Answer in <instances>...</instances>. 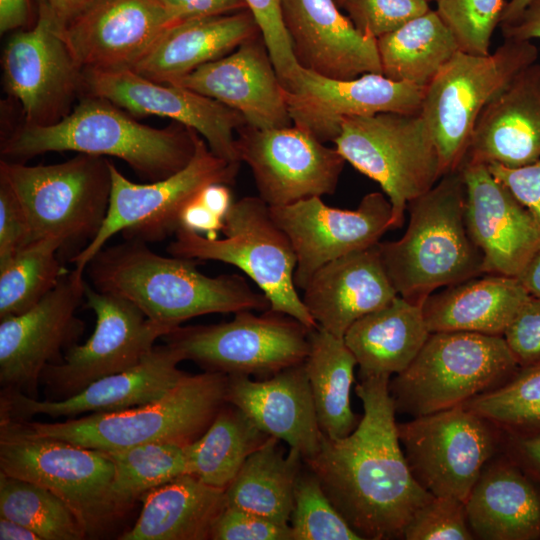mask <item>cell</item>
<instances>
[{"instance_id":"obj_30","label":"cell","mask_w":540,"mask_h":540,"mask_svg":"<svg viewBox=\"0 0 540 540\" xmlns=\"http://www.w3.org/2000/svg\"><path fill=\"white\" fill-rule=\"evenodd\" d=\"M465 507L475 539H540V486L503 449L482 470Z\"/></svg>"},{"instance_id":"obj_38","label":"cell","mask_w":540,"mask_h":540,"mask_svg":"<svg viewBox=\"0 0 540 540\" xmlns=\"http://www.w3.org/2000/svg\"><path fill=\"white\" fill-rule=\"evenodd\" d=\"M270 437L241 409L226 403L207 430L185 447L189 474L225 490L249 456Z\"/></svg>"},{"instance_id":"obj_3","label":"cell","mask_w":540,"mask_h":540,"mask_svg":"<svg viewBox=\"0 0 540 540\" xmlns=\"http://www.w3.org/2000/svg\"><path fill=\"white\" fill-rule=\"evenodd\" d=\"M198 137L182 124L164 129L140 124L112 102L87 95L56 123L18 127L2 142L1 153L15 162L55 151L113 156L152 182L183 169Z\"/></svg>"},{"instance_id":"obj_49","label":"cell","mask_w":540,"mask_h":540,"mask_svg":"<svg viewBox=\"0 0 540 540\" xmlns=\"http://www.w3.org/2000/svg\"><path fill=\"white\" fill-rule=\"evenodd\" d=\"M503 338L520 367L540 360V298L530 296Z\"/></svg>"},{"instance_id":"obj_11","label":"cell","mask_w":540,"mask_h":540,"mask_svg":"<svg viewBox=\"0 0 540 540\" xmlns=\"http://www.w3.org/2000/svg\"><path fill=\"white\" fill-rule=\"evenodd\" d=\"M355 169L377 182L400 228L408 204L442 177L439 154L420 113L384 112L342 120L333 141Z\"/></svg>"},{"instance_id":"obj_53","label":"cell","mask_w":540,"mask_h":540,"mask_svg":"<svg viewBox=\"0 0 540 540\" xmlns=\"http://www.w3.org/2000/svg\"><path fill=\"white\" fill-rule=\"evenodd\" d=\"M503 451L540 486V432L528 436L505 434Z\"/></svg>"},{"instance_id":"obj_9","label":"cell","mask_w":540,"mask_h":540,"mask_svg":"<svg viewBox=\"0 0 540 540\" xmlns=\"http://www.w3.org/2000/svg\"><path fill=\"white\" fill-rule=\"evenodd\" d=\"M0 472L62 499L87 538L101 537L123 513L113 498L114 464L105 451L33 435L9 419H0Z\"/></svg>"},{"instance_id":"obj_52","label":"cell","mask_w":540,"mask_h":540,"mask_svg":"<svg viewBox=\"0 0 540 540\" xmlns=\"http://www.w3.org/2000/svg\"><path fill=\"white\" fill-rule=\"evenodd\" d=\"M178 20L234 13L246 10L244 0H159Z\"/></svg>"},{"instance_id":"obj_21","label":"cell","mask_w":540,"mask_h":540,"mask_svg":"<svg viewBox=\"0 0 540 540\" xmlns=\"http://www.w3.org/2000/svg\"><path fill=\"white\" fill-rule=\"evenodd\" d=\"M426 86L379 73L331 79L299 67L284 96L293 124L322 142H333L343 119L377 113H420Z\"/></svg>"},{"instance_id":"obj_43","label":"cell","mask_w":540,"mask_h":540,"mask_svg":"<svg viewBox=\"0 0 540 540\" xmlns=\"http://www.w3.org/2000/svg\"><path fill=\"white\" fill-rule=\"evenodd\" d=\"M289 525L293 540H362L332 504L305 462L296 480Z\"/></svg>"},{"instance_id":"obj_62","label":"cell","mask_w":540,"mask_h":540,"mask_svg":"<svg viewBox=\"0 0 540 540\" xmlns=\"http://www.w3.org/2000/svg\"><path fill=\"white\" fill-rule=\"evenodd\" d=\"M343 0H337V2L340 4Z\"/></svg>"},{"instance_id":"obj_12","label":"cell","mask_w":540,"mask_h":540,"mask_svg":"<svg viewBox=\"0 0 540 540\" xmlns=\"http://www.w3.org/2000/svg\"><path fill=\"white\" fill-rule=\"evenodd\" d=\"M239 166L215 155L200 137L190 162L161 180L134 183L111 163L112 187L106 217L95 238L70 262L85 272L90 260L119 232L126 240L145 243L175 234L184 205L209 184H234Z\"/></svg>"},{"instance_id":"obj_36","label":"cell","mask_w":540,"mask_h":540,"mask_svg":"<svg viewBox=\"0 0 540 540\" xmlns=\"http://www.w3.org/2000/svg\"><path fill=\"white\" fill-rule=\"evenodd\" d=\"M319 426L331 439L352 433L360 418L351 407L356 359L343 338L320 327L310 330L304 361Z\"/></svg>"},{"instance_id":"obj_54","label":"cell","mask_w":540,"mask_h":540,"mask_svg":"<svg viewBox=\"0 0 540 540\" xmlns=\"http://www.w3.org/2000/svg\"><path fill=\"white\" fill-rule=\"evenodd\" d=\"M179 228H184L209 238H216L222 231L224 219L209 210L197 195L188 201L182 208L179 218ZM178 228V229H179Z\"/></svg>"},{"instance_id":"obj_15","label":"cell","mask_w":540,"mask_h":540,"mask_svg":"<svg viewBox=\"0 0 540 540\" xmlns=\"http://www.w3.org/2000/svg\"><path fill=\"white\" fill-rule=\"evenodd\" d=\"M86 306L96 315L93 334L66 350L57 363L45 367L41 382L47 400L77 394L92 382L130 369L155 347L171 327L148 318L129 300L91 288L85 289Z\"/></svg>"},{"instance_id":"obj_40","label":"cell","mask_w":540,"mask_h":540,"mask_svg":"<svg viewBox=\"0 0 540 540\" xmlns=\"http://www.w3.org/2000/svg\"><path fill=\"white\" fill-rule=\"evenodd\" d=\"M186 446L150 442L105 451L114 464L113 498L122 512L146 492L189 474Z\"/></svg>"},{"instance_id":"obj_63","label":"cell","mask_w":540,"mask_h":540,"mask_svg":"<svg viewBox=\"0 0 540 540\" xmlns=\"http://www.w3.org/2000/svg\"><path fill=\"white\" fill-rule=\"evenodd\" d=\"M427 1L430 2V1H436V0H427Z\"/></svg>"},{"instance_id":"obj_35","label":"cell","mask_w":540,"mask_h":540,"mask_svg":"<svg viewBox=\"0 0 540 540\" xmlns=\"http://www.w3.org/2000/svg\"><path fill=\"white\" fill-rule=\"evenodd\" d=\"M304 465L301 453L285 454L281 440L270 437L245 461L225 489L226 506L289 524L297 477Z\"/></svg>"},{"instance_id":"obj_6","label":"cell","mask_w":540,"mask_h":540,"mask_svg":"<svg viewBox=\"0 0 540 540\" xmlns=\"http://www.w3.org/2000/svg\"><path fill=\"white\" fill-rule=\"evenodd\" d=\"M111 163L103 156L84 153L50 165L28 166L2 159L0 176L20 200L33 240L56 239L60 252L76 255V246L79 252L86 247L106 217Z\"/></svg>"},{"instance_id":"obj_59","label":"cell","mask_w":540,"mask_h":540,"mask_svg":"<svg viewBox=\"0 0 540 540\" xmlns=\"http://www.w3.org/2000/svg\"><path fill=\"white\" fill-rule=\"evenodd\" d=\"M46 2L59 28L86 5V0H46Z\"/></svg>"},{"instance_id":"obj_31","label":"cell","mask_w":540,"mask_h":540,"mask_svg":"<svg viewBox=\"0 0 540 540\" xmlns=\"http://www.w3.org/2000/svg\"><path fill=\"white\" fill-rule=\"evenodd\" d=\"M258 32L248 9L183 20L169 27L132 70L167 84L228 55Z\"/></svg>"},{"instance_id":"obj_58","label":"cell","mask_w":540,"mask_h":540,"mask_svg":"<svg viewBox=\"0 0 540 540\" xmlns=\"http://www.w3.org/2000/svg\"><path fill=\"white\" fill-rule=\"evenodd\" d=\"M517 278L530 296L540 298V249L526 263Z\"/></svg>"},{"instance_id":"obj_51","label":"cell","mask_w":540,"mask_h":540,"mask_svg":"<svg viewBox=\"0 0 540 540\" xmlns=\"http://www.w3.org/2000/svg\"><path fill=\"white\" fill-rule=\"evenodd\" d=\"M490 172L505 184L519 202L540 223V158L533 163L509 168L487 164Z\"/></svg>"},{"instance_id":"obj_45","label":"cell","mask_w":540,"mask_h":540,"mask_svg":"<svg viewBox=\"0 0 540 540\" xmlns=\"http://www.w3.org/2000/svg\"><path fill=\"white\" fill-rule=\"evenodd\" d=\"M405 540H474L465 503L454 497L433 496L412 517Z\"/></svg>"},{"instance_id":"obj_17","label":"cell","mask_w":540,"mask_h":540,"mask_svg":"<svg viewBox=\"0 0 540 540\" xmlns=\"http://www.w3.org/2000/svg\"><path fill=\"white\" fill-rule=\"evenodd\" d=\"M84 272L66 271L58 284L28 311L0 319V383L37 398L45 367L77 343L84 323L76 310L85 297Z\"/></svg>"},{"instance_id":"obj_44","label":"cell","mask_w":540,"mask_h":540,"mask_svg":"<svg viewBox=\"0 0 540 540\" xmlns=\"http://www.w3.org/2000/svg\"><path fill=\"white\" fill-rule=\"evenodd\" d=\"M436 12L453 32L460 50L490 53L494 30L500 24L504 0H436Z\"/></svg>"},{"instance_id":"obj_60","label":"cell","mask_w":540,"mask_h":540,"mask_svg":"<svg viewBox=\"0 0 540 540\" xmlns=\"http://www.w3.org/2000/svg\"><path fill=\"white\" fill-rule=\"evenodd\" d=\"M0 539L1 540H42L33 530L0 516Z\"/></svg>"},{"instance_id":"obj_33","label":"cell","mask_w":540,"mask_h":540,"mask_svg":"<svg viewBox=\"0 0 540 540\" xmlns=\"http://www.w3.org/2000/svg\"><path fill=\"white\" fill-rule=\"evenodd\" d=\"M430 331L421 304L397 295L354 322L343 339L359 366V378L390 377L416 358Z\"/></svg>"},{"instance_id":"obj_28","label":"cell","mask_w":540,"mask_h":540,"mask_svg":"<svg viewBox=\"0 0 540 540\" xmlns=\"http://www.w3.org/2000/svg\"><path fill=\"white\" fill-rule=\"evenodd\" d=\"M539 158L540 64L535 62L482 111L462 164L497 163L516 168Z\"/></svg>"},{"instance_id":"obj_41","label":"cell","mask_w":540,"mask_h":540,"mask_svg":"<svg viewBox=\"0 0 540 540\" xmlns=\"http://www.w3.org/2000/svg\"><path fill=\"white\" fill-rule=\"evenodd\" d=\"M0 516L23 524L42 540H81L86 534L67 504L50 490L0 472Z\"/></svg>"},{"instance_id":"obj_1","label":"cell","mask_w":540,"mask_h":540,"mask_svg":"<svg viewBox=\"0 0 540 540\" xmlns=\"http://www.w3.org/2000/svg\"><path fill=\"white\" fill-rule=\"evenodd\" d=\"M389 381L361 379L355 392L363 415L355 430L340 439L323 435L318 453L304 460L362 539H403L414 514L433 497L416 481L405 458Z\"/></svg>"},{"instance_id":"obj_10","label":"cell","mask_w":540,"mask_h":540,"mask_svg":"<svg viewBox=\"0 0 540 540\" xmlns=\"http://www.w3.org/2000/svg\"><path fill=\"white\" fill-rule=\"evenodd\" d=\"M537 58L531 41L505 39L486 55L460 50L425 87L420 114L436 145L442 176L461 166L485 107Z\"/></svg>"},{"instance_id":"obj_61","label":"cell","mask_w":540,"mask_h":540,"mask_svg":"<svg viewBox=\"0 0 540 540\" xmlns=\"http://www.w3.org/2000/svg\"><path fill=\"white\" fill-rule=\"evenodd\" d=\"M531 1L532 0H510L506 2L499 26L514 22Z\"/></svg>"},{"instance_id":"obj_16","label":"cell","mask_w":540,"mask_h":540,"mask_svg":"<svg viewBox=\"0 0 540 540\" xmlns=\"http://www.w3.org/2000/svg\"><path fill=\"white\" fill-rule=\"evenodd\" d=\"M240 161L251 169L259 197L269 207L334 193L346 160L298 125L238 131Z\"/></svg>"},{"instance_id":"obj_32","label":"cell","mask_w":540,"mask_h":540,"mask_svg":"<svg viewBox=\"0 0 540 540\" xmlns=\"http://www.w3.org/2000/svg\"><path fill=\"white\" fill-rule=\"evenodd\" d=\"M529 298L517 277L487 274L433 292L421 308L430 333L463 331L503 336Z\"/></svg>"},{"instance_id":"obj_7","label":"cell","mask_w":540,"mask_h":540,"mask_svg":"<svg viewBox=\"0 0 540 540\" xmlns=\"http://www.w3.org/2000/svg\"><path fill=\"white\" fill-rule=\"evenodd\" d=\"M519 367L503 336L433 332L388 387L396 413L414 418L464 404L505 383Z\"/></svg>"},{"instance_id":"obj_29","label":"cell","mask_w":540,"mask_h":540,"mask_svg":"<svg viewBox=\"0 0 540 540\" xmlns=\"http://www.w3.org/2000/svg\"><path fill=\"white\" fill-rule=\"evenodd\" d=\"M303 291V303L318 327L340 338L358 319L398 295L377 245L325 264Z\"/></svg>"},{"instance_id":"obj_26","label":"cell","mask_w":540,"mask_h":540,"mask_svg":"<svg viewBox=\"0 0 540 540\" xmlns=\"http://www.w3.org/2000/svg\"><path fill=\"white\" fill-rule=\"evenodd\" d=\"M282 10L301 67L331 79L382 74L377 39L362 34L334 0H282Z\"/></svg>"},{"instance_id":"obj_50","label":"cell","mask_w":540,"mask_h":540,"mask_svg":"<svg viewBox=\"0 0 540 540\" xmlns=\"http://www.w3.org/2000/svg\"><path fill=\"white\" fill-rule=\"evenodd\" d=\"M32 241L24 208L10 184L0 176V263Z\"/></svg>"},{"instance_id":"obj_8","label":"cell","mask_w":540,"mask_h":540,"mask_svg":"<svg viewBox=\"0 0 540 540\" xmlns=\"http://www.w3.org/2000/svg\"><path fill=\"white\" fill-rule=\"evenodd\" d=\"M224 238L179 228L167 247L172 256L234 265L261 289L270 310L289 315L309 329L318 327L294 283L297 257L287 234L259 196L233 202L224 218Z\"/></svg>"},{"instance_id":"obj_23","label":"cell","mask_w":540,"mask_h":540,"mask_svg":"<svg viewBox=\"0 0 540 540\" xmlns=\"http://www.w3.org/2000/svg\"><path fill=\"white\" fill-rule=\"evenodd\" d=\"M465 222L482 253L485 274L517 277L540 249V223L498 180L487 164L460 166Z\"/></svg>"},{"instance_id":"obj_22","label":"cell","mask_w":540,"mask_h":540,"mask_svg":"<svg viewBox=\"0 0 540 540\" xmlns=\"http://www.w3.org/2000/svg\"><path fill=\"white\" fill-rule=\"evenodd\" d=\"M178 21L159 0H90L60 34L82 70L132 67Z\"/></svg>"},{"instance_id":"obj_37","label":"cell","mask_w":540,"mask_h":540,"mask_svg":"<svg viewBox=\"0 0 540 540\" xmlns=\"http://www.w3.org/2000/svg\"><path fill=\"white\" fill-rule=\"evenodd\" d=\"M382 74L394 81L427 86L460 47L436 10L430 9L377 39Z\"/></svg>"},{"instance_id":"obj_20","label":"cell","mask_w":540,"mask_h":540,"mask_svg":"<svg viewBox=\"0 0 540 540\" xmlns=\"http://www.w3.org/2000/svg\"><path fill=\"white\" fill-rule=\"evenodd\" d=\"M81 90L131 114L174 119L200 134L218 157L241 163L234 133L247 123L238 111L217 100L181 86L152 81L132 69L82 70Z\"/></svg>"},{"instance_id":"obj_18","label":"cell","mask_w":540,"mask_h":540,"mask_svg":"<svg viewBox=\"0 0 540 540\" xmlns=\"http://www.w3.org/2000/svg\"><path fill=\"white\" fill-rule=\"evenodd\" d=\"M6 91L22 105L25 124H53L68 114L82 86V69L74 60L46 0L37 22L7 42L2 58Z\"/></svg>"},{"instance_id":"obj_19","label":"cell","mask_w":540,"mask_h":540,"mask_svg":"<svg viewBox=\"0 0 540 540\" xmlns=\"http://www.w3.org/2000/svg\"><path fill=\"white\" fill-rule=\"evenodd\" d=\"M270 213L292 243L297 257L294 283L303 290L325 264L377 245L391 229L392 207L385 194L371 192L354 210L311 197L270 207Z\"/></svg>"},{"instance_id":"obj_27","label":"cell","mask_w":540,"mask_h":540,"mask_svg":"<svg viewBox=\"0 0 540 540\" xmlns=\"http://www.w3.org/2000/svg\"><path fill=\"white\" fill-rule=\"evenodd\" d=\"M226 401L241 409L263 432L297 449L303 460L320 450L324 434L304 362L261 380L228 375Z\"/></svg>"},{"instance_id":"obj_5","label":"cell","mask_w":540,"mask_h":540,"mask_svg":"<svg viewBox=\"0 0 540 540\" xmlns=\"http://www.w3.org/2000/svg\"><path fill=\"white\" fill-rule=\"evenodd\" d=\"M227 381L228 375L220 372L186 373L162 397L143 405L55 423L16 422L33 435L102 451L150 442L187 446L207 430L227 403Z\"/></svg>"},{"instance_id":"obj_46","label":"cell","mask_w":540,"mask_h":540,"mask_svg":"<svg viewBox=\"0 0 540 540\" xmlns=\"http://www.w3.org/2000/svg\"><path fill=\"white\" fill-rule=\"evenodd\" d=\"M354 26L365 36L378 39L431 8L427 0H343Z\"/></svg>"},{"instance_id":"obj_25","label":"cell","mask_w":540,"mask_h":540,"mask_svg":"<svg viewBox=\"0 0 540 540\" xmlns=\"http://www.w3.org/2000/svg\"><path fill=\"white\" fill-rule=\"evenodd\" d=\"M173 84L217 100L238 111L258 129L292 125L284 87L265 43L253 37L228 55L206 63Z\"/></svg>"},{"instance_id":"obj_48","label":"cell","mask_w":540,"mask_h":540,"mask_svg":"<svg viewBox=\"0 0 540 540\" xmlns=\"http://www.w3.org/2000/svg\"><path fill=\"white\" fill-rule=\"evenodd\" d=\"M213 540H293L289 524H281L235 507L226 506L216 519Z\"/></svg>"},{"instance_id":"obj_24","label":"cell","mask_w":540,"mask_h":540,"mask_svg":"<svg viewBox=\"0 0 540 540\" xmlns=\"http://www.w3.org/2000/svg\"><path fill=\"white\" fill-rule=\"evenodd\" d=\"M182 361V353L165 343L155 346L134 367L100 378L62 400H39L4 389L0 418L24 421L37 414L75 418L88 412H115L143 405L162 397L186 374L178 369Z\"/></svg>"},{"instance_id":"obj_56","label":"cell","mask_w":540,"mask_h":540,"mask_svg":"<svg viewBox=\"0 0 540 540\" xmlns=\"http://www.w3.org/2000/svg\"><path fill=\"white\" fill-rule=\"evenodd\" d=\"M197 198L222 219L225 218L233 204L229 185L223 183H212L205 186L199 191Z\"/></svg>"},{"instance_id":"obj_4","label":"cell","mask_w":540,"mask_h":540,"mask_svg":"<svg viewBox=\"0 0 540 540\" xmlns=\"http://www.w3.org/2000/svg\"><path fill=\"white\" fill-rule=\"evenodd\" d=\"M407 210L404 235L377 244L399 296L422 304L441 287L485 274L482 253L465 222V184L459 169L443 175Z\"/></svg>"},{"instance_id":"obj_47","label":"cell","mask_w":540,"mask_h":540,"mask_svg":"<svg viewBox=\"0 0 540 540\" xmlns=\"http://www.w3.org/2000/svg\"><path fill=\"white\" fill-rule=\"evenodd\" d=\"M253 15L277 75L284 88L294 80L300 67L286 30L282 0H244Z\"/></svg>"},{"instance_id":"obj_2","label":"cell","mask_w":540,"mask_h":540,"mask_svg":"<svg viewBox=\"0 0 540 540\" xmlns=\"http://www.w3.org/2000/svg\"><path fill=\"white\" fill-rule=\"evenodd\" d=\"M198 260L162 256L147 243L126 240L102 248L88 263L94 288L129 300L144 314L172 329L212 313L266 311L270 303L238 274L207 276Z\"/></svg>"},{"instance_id":"obj_39","label":"cell","mask_w":540,"mask_h":540,"mask_svg":"<svg viewBox=\"0 0 540 540\" xmlns=\"http://www.w3.org/2000/svg\"><path fill=\"white\" fill-rule=\"evenodd\" d=\"M60 250L56 239H37L0 263V319L28 311L58 284Z\"/></svg>"},{"instance_id":"obj_64","label":"cell","mask_w":540,"mask_h":540,"mask_svg":"<svg viewBox=\"0 0 540 540\" xmlns=\"http://www.w3.org/2000/svg\"><path fill=\"white\" fill-rule=\"evenodd\" d=\"M90 0H86V4L89 2Z\"/></svg>"},{"instance_id":"obj_42","label":"cell","mask_w":540,"mask_h":540,"mask_svg":"<svg viewBox=\"0 0 540 540\" xmlns=\"http://www.w3.org/2000/svg\"><path fill=\"white\" fill-rule=\"evenodd\" d=\"M463 405L490 420L507 435L528 436L540 432V360L519 367L505 383Z\"/></svg>"},{"instance_id":"obj_34","label":"cell","mask_w":540,"mask_h":540,"mask_svg":"<svg viewBox=\"0 0 540 540\" xmlns=\"http://www.w3.org/2000/svg\"><path fill=\"white\" fill-rule=\"evenodd\" d=\"M134 526L119 540H206L226 507L225 490L191 474L181 475L145 494Z\"/></svg>"},{"instance_id":"obj_57","label":"cell","mask_w":540,"mask_h":540,"mask_svg":"<svg viewBox=\"0 0 540 540\" xmlns=\"http://www.w3.org/2000/svg\"><path fill=\"white\" fill-rule=\"evenodd\" d=\"M30 15L29 0H0L1 34L23 27Z\"/></svg>"},{"instance_id":"obj_14","label":"cell","mask_w":540,"mask_h":540,"mask_svg":"<svg viewBox=\"0 0 540 540\" xmlns=\"http://www.w3.org/2000/svg\"><path fill=\"white\" fill-rule=\"evenodd\" d=\"M310 330L280 312L244 310L229 322L178 326L162 338L205 371L266 379L305 361Z\"/></svg>"},{"instance_id":"obj_55","label":"cell","mask_w":540,"mask_h":540,"mask_svg":"<svg viewBox=\"0 0 540 540\" xmlns=\"http://www.w3.org/2000/svg\"><path fill=\"white\" fill-rule=\"evenodd\" d=\"M504 39L531 41L540 39V0H532L512 23L501 25Z\"/></svg>"},{"instance_id":"obj_13","label":"cell","mask_w":540,"mask_h":540,"mask_svg":"<svg viewBox=\"0 0 540 540\" xmlns=\"http://www.w3.org/2000/svg\"><path fill=\"white\" fill-rule=\"evenodd\" d=\"M397 430L416 481L433 496L464 503L505 438L499 427L463 404L397 423Z\"/></svg>"}]
</instances>
